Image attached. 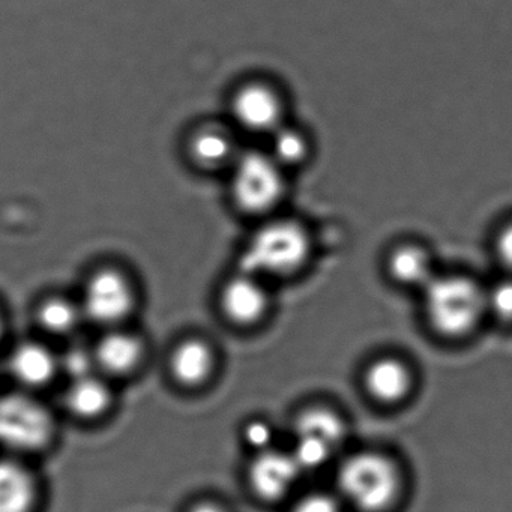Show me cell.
Segmentation results:
<instances>
[{"label":"cell","mask_w":512,"mask_h":512,"mask_svg":"<svg viewBox=\"0 0 512 512\" xmlns=\"http://www.w3.org/2000/svg\"><path fill=\"white\" fill-rule=\"evenodd\" d=\"M341 499L359 512H385L400 493L397 467L379 454L352 455L338 470Z\"/></svg>","instance_id":"obj_1"},{"label":"cell","mask_w":512,"mask_h":512,"mask_svg":"<svg viewBox=\"0 0 512 512\" xmlns=\"http://www.w3.org/2000/svg\"><path fill=\"white\" fill-rule=\"evenodd\" d=\"M310 254V238L304 227L292 221H275L257 230L242 251L244 274L287 275L298 271Z\"/></svg>","instance_id":"obj_2"},{"label":"cell","mask_w":512,"mask_h":512,"mask_svg":"<svg viewBox=\"0 0 512 512\" xmlns=\"http://www.w3.org/2000/svg\"><path fill=\"white\" fill-rule=\"evenodd\" d=\"M424 289L428 320L440 334H467L484 313L485 295L467 278H433Z\"/></svg>","instance_id":"obj_3"},{"label":"cell","mask_w":512,"mask_h":512,"mask_svg":"<svg viewBox=\"0 0 512 512\" xmlns=\"http://www.w3.org/2000/svg\"><path fill=\"white\" fill-rule=\"evenodd\" d=\"M55 424L49 410L28 395L0 397V445L14 451L43 449L52 440Z\"/></svg>","instance_id":"obj_4"},{"label":"cell","mask_w":512,"mask_h":512,"mask_svg":"<svg viewBox=\"0 0 512 512\" xmlns=\"http://www.w3.org/2000/svg\"><path fill=\"white\" fill-rule=\"evenodd\" d=\"M284 194L281 166L271 155L251 152L236 164L233 197L248 214L271 211Z\"/></svg>","instance_id":"obj_5"},{"label":"cell","mask_w":512,"mask_h":512,"mask_svg":"<svg viewBox=\"0 0 512 512\" xmlns=\"http://www.w3.org/2000/svg\"><path fill=\"white\" fill-rule=\"evenodd\" d=\"M134 293L124 275L116 271L98 272L83 293V311L100 325H116L133 310Z\"/></svg>","instance_id":"obj_6"},{"label":"cell","mask_w":512,"mask_h":512,"mask_svg":"<svg viewBox=\"0 0 512 512\" xmlns=\"http://www.w3.org/2000/svg\"><path fill=\"white\" fill-rule=\"evenodd\" d=\"M301 472L292 454L266 449L251 461L248 482L259 499L278 502L292 491Z\"/></svg>","instance_id":"obj_7"},{"label":"cell","mask_w":512,"mask_h":512,"mask_svg":"<svg viewBox=\"0 0 512 512\" xmlns=\"http://www.w3.org/2000/svg\"><path fill=\"white\" fill-rule=\"evenodd\" d=\"M233 112L242 127L257 133L278 130L283 106L274 91L263 85L245 86L233 101Z\"/></svg>","instance_id":"obj_8"},{"label":"cell","mask_w":512,"mask_h":512,"mask_svg":"<svg viewBox=\"0 0 512 512\" xmlns=\"http://www.w3.org/2000/svg\"><path fill=\"white\" fill-rule=\"evenodd\" d=\"M268 307V296L253 275L244 274L227 281L221 292V308L236 325L259 322Z\"/></svg>","instance_id":"obj_9"},{"label":"cell","mask_w":512,"mask_h":512,"mask_svg":"<svg viewBox=\"0 0 512 512\" xmlns=\"http://www.w3.org/2000/svg\"><path fill=\"white\" fill-rule=\"evenodd\" d=\"M37 484L22 464L0 460V512H34Z\"/></svg>","instance_id":"obj_10"},{"label":"cell","mask_w":512,"mask_h":512,"mask_svg":"<svg viewBox=\"0 0 512 512\" xmlns=\"http://www.w3.org/2000/svg\"><path fill=\"white\" fill-rule=\"evenodd\" d=\"M142 355L140 341L134 335L121 331L104 335L94 350L97 367L115 376L133 371L139 365Z\"/></svg>","instance_id":"obj_11"},{"label":"cell","mask_w":512,"mask_h":512,"mask_svg":"<svg viewBox=\"0 0 512 512\" xmlns=\"http://www.w3.org/2000/svg\"><path fill=\"white\" fill-rule=\"evenodd\" d=\"M59 361L43 344L25 343L16 347L10 359L13 376L23 385L37 388L55 377Z\"/></svg>","instance_id":"obj_12"},{"label":"cell","mask_w":512,"mask_h":512,"mask_svg":"<svg viewBox=\"0 0 512 512\" xmlns=\"http://www.w3.org/2000/svg\"><path fill=\"white\" fill-rule=\"evenodd\" d=\"M170 368L173 377L182 385H202L214 370V355L203 341H184L173 352Z\"/></svg>","instance_id":"obj_13"},{"label":"cell","mask_w":512,"mask_h":512,"mask_svg":"<svg viewBox=\"0 0 512 512\" xmlns=\"http://www.w3.org/2000/svg\"><path fill=\"white\" fill-rule=\"evenodd\" d=\"M365 385L376 400L394 403L409 391L410 373L395 359H380L368 368Z\"/></svg>","instance_id":"obj_14"},{"label":"cell","mask_w":512,"mask_h":512,"mask_svg":"<svg viewBox=\"0 0 512 512\" xmlns=\"http://www.w3.org/2000/svg\"><path fill=\"white\" fill-rule=\"evenodd\" d=\"M68 409L80 418H95L106 412L110 404V391L103 380L91 376L73 380L67 395Z\"/></svg>","instance_id":"obj_15"},{"label":"cell","mask_w":512,"mask_h":512,"mask_svg":"<svg viewBox=\"0 0 512 512\" xmlns=\"http://www.w3.org/2000/svg\"><path fill=\"white\" fill-rule=\"evenodd\" d=\"M295 433L296 437L317 440L335 451L343 442L344 424L331 410L311 409L299 416Z\"/></svg>","instance_id":"obj_16"},{"label":"cell","mask_w":512,"mask_h":512,"mask_svg":"<svg viewBox=\"0 0 512 512\" xmlns=\"http://www.w3.org/2000/svg\"><path fill=\"white\" fill-rule=\"evenodd\" d=\"M391 272L398 281L427 286L433 280L428 254L416 247H403L391 259Z\"/></svg>","instance_id":"obj_17"},{"label":"cell","mask_w":512,"mask_h":512,"mask_svg":"<svg viewBox=\"0 0 512 512\" xmlns=\"http://www.w3.org/2000/svg\"><path fill=\"white\" fill-rule=\"evenodd\" d=\"M79 310L65 299H49L38 311L40 325L55 335L70 334L79 323Z\"/></svg>","instance_id":"obj_18"},{"label":"cell","mask_w":512,"mask_h":512,"mask_svg":"<svg viewBox=\"0 0 512 512\" xmlns=\"http://www.w3.org/2000/svg\"><path fill=\"white\" fill-rule=\"evenodd\" d=\"M193 154L203 166L218 167L232 155V142L221 131H203L194 139Z\"/></svg>","instance_id":"obj_19"},{"label":"cell","mask_w":512,"mask_h":512,"mask_svg":"<svg viewBox=\"0 0 512 512\" xmlns=\"http://www.w3.org/2000/svg\"><path fill=\"white\" fill-rule=\"evenodd\" d=\"M274 160L278 164H299L308 154V143L302 134L293 130L275 131Z\"/></svg>","instance_id":"obj_20"},{"label":"cell","mask_w":512,"mask_h":512,"mask_svg":"<svg viewBox=\"0 0 512 512\" xmlns=\"http://www.w3.org/2000/svg\"><path fill=\"white\" fill-rule=\"evenodd\" d=\"M59 367L64 368L70 374L71 379L76 380L94 374L92 370L97 367V364H95L94 352L86 347L77 346L70 347L65 352L59 361Z\"/></svg>","instance_id":"obj_21"},{"label":"cell","mask_w":512,"mask_h":512,"mask_svg":"<svg viewBox=\"0 0 512 512\" xmlns=\"http://www.w3.org/2000/svg\"><path fill=\"white\" fill-rule=\"evenodd\" d=\"M487 307L499 319L512 320V281L497 284L488 296H485V308Z\"/></svg>","instance_id":"obj_22"},{"label":"cell","mask_w":512,"mask_h":512,"mask_svg":"<svg viewBox=\"0 0 512 512\" xmlns=\"http://www.w3.org/2000/svg\"><path fill=\"white\" fill-rule=\"evenodd\" d=\"M290 512H341V503L326 493H310L296 500Z\"/></svg>","instance_id":"obj_23"},{"label":"cell","mask_w":512,"mask_h":512,"mask_svg":"<svg viewBox=\"0 0 512 512\" xmlns=\"http://www.w3.org/2000/svg\"><path fill=\"white\" fill-rule=\"evenodd\" d=\"M244 436L251 448L259 449V452H262L268 449L269 443L274 437V431L266 422L254 421L247 425Z\"/></svg>","instance_id":"obj_24"},{"label":"cell","mask_w":512,"mask_h":512,"mask_svg":"<svg viewBox=\"0 0 512 512\" xmlns=\"http://www.w3.org/2000/svg\"><path fill=\"white\" fill-rule=\"evenodd\" d=\"M497 254L506 266L512 268V223L500 232L497 238Z\"/></svg>","instance_id":"obj_25"},{"label":"cell","mask_w":512,"mask_h":512,"mask_svg":"<svg viewBox=\"0 0 512 512\" xmlns=\"http://www.w3.org/2000/svg\"><path fill=\"white\" fill-rule=\"evenodd\" d=\"M188 512H229L224 506L214 502H200L191 506Z\"/></svg>","instance_id":"obj_26"},{"label":"cell","mask_w":512,"mask_h":512,"mask_svg":"<svg viewBox=\"0 0 512 512\" xmlns=\"http://www.w3.org/2000/svg\"><path fill=\"white\" fill-rule=\"evenodd\" d=\"M2 332H4V323H2V319H0V338H2Z\"/></svg>","instance_id":"obj_27"}]
</instances>
